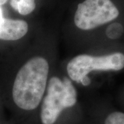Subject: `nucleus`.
I'll return each mask as SVG.
<instances>
[{
	"mask_svg": "<svg viewBox=\"0 0 124 124\" xmlns=\"http://www.w3.org/2000/svg\"><path fill=\"white\" fill-rule=\"evenodd\" d=\"M28 24L23 20L0 19V40L16 41L26 35Z\"/></svg>",
	"mask_w": 124,
	"mask_h": 124,
	"instance_id": "5",
	"label": "nucleus"
},
{
	"mask_svg": "<svg viewBox=\"0 0 124 124\" xmlns=\"http://www.w3.org/2000/svg\"><path fill=\"white\" fill-rule=\"evenodd\" d=\"M10 6L22 15H28L35 9V0H10Z\"/></svg>",
	"mask_w": 124,
	"mask_h": 124,
	"instance_id": "6",
	"label": "nucleus"
},
{
	"mask_svg": "<svg viewBox=\"0 0 124 124\" xmlns=\"http://www.w3.org/2000/svg\"><path fill=\"white\" fill-rule=\"evenodd\" d=\"M123 32V27L122 26L118 23H115L110 25L107 29V35L111 39H115L116 37H119L121 35Z\"/></svg>",
	"mask_w": 124,
	"mask_h": 124,
	"instance_id": "8",
	"label": "nucleus"
},
{
	"mask_svg": "<svg viewBox=\"0 0 124 124\" xmlns=\"http://www.w3.org/2000/svg\"><path fill=\"white\" fill-rule=\"evenodd\" d=\"M8 0H0V6H2V5L5 4L6 2H7Z\"/></svg>",
	"mask_w": 124,
	"mask_h": 124,
	"instance_id": "10",
	"label": "nucleus"
},
{
	"mask_svg": "<svg viewBox=\"0 0 124 124\" xmlns=\"http://www.w3.org/2000/svg\"><path fill=\"white\" fill-rule=\"evenodd\" d=\"M124 68V54L119 52L103 56L79 54L72 58L66 67L69 77L77 83L93 71H118Z\"/></svg>",
	"mask_w": 124,
	"mask_h": 124,
	"instance_id": "3",
	"label": "nucleus"
},
{
	"mask_svg": "<svg viewBox=\"0 0 124 124\" xmlns=\"http://www.w3.org/2000/svg\"><path fill=\"white\" fill-rule=\"evenodd\" d=\"M49 63L43 57L28 60L14 80L12 96L15 105L23 110H35L39 106L47 88Z\"/></svg>",
	"mask_w": 124,
	"mask_h": 124,
	"instance_id": "1",
	"label": "nucleus"
},
{
	"mask_svg": "<svg viewBox=\"0 0 124 124\" xmlns=\"http://www.w3.org/2000/svg\"><path fill=\"white\" fill-rule=\"evenodd\" d=\"M2 17H2V11H1V8H0V19H1Z\"/></svg>",
	"mask_w": 124,
	"mask_h": 124,
	"instance_id": "11",
	"label": "nucleus"
},
{
	"mask_svg": "<svg viewBox=\"0 0 124 124\" xmlns=\"http://www.w3.org/2000/svg\"><path fill=\"white\" fill-rule=\"evenodd\" d=\"M119 11L111 0H85L78 5L74 22L82 31H90L112 22Z\"/></svg>",
	"mask_w": 124,
	"mask_h": 124,
	"instance_id": "4",
	"label": "nucleus"
},
{
	"mask_svg": "<svg viewBox=\"0 0 124 124\" xmlns=\"http://www.w3.org/2000/svg\"><path fill=\"white\" fill-rule=\"evenodd\" d=\"M80 83H81L82 85H88L90 84V78L88 76H86L85 77H84L83 79L81 81Z\"/></svg>",
	"mask_w": 124,
	"mask_h": 124,
	"instance_id": "9",
	"label": "nucleus"
},
{
	"mask_svg": "<svg viewBox=\"0 0 124 124\" xmlns=\"http://www.w3.org/2000/svg\"><path fill=\"white\" fill-rule=\"evenodd\" d=\"M46 94L41 104L40 118L43 124H54L60 114L77 101V93L71 81L53 77L49 80Z\"/></svg>",
	"mask_w": 124,
	"mask_h": 124,
	"instance_id": "2",
	"label": "nucleus"
},
{
	"mask_svg": "<svg viewBox=\"0 0 124 124\" xmlns=\"http://www.w3.org/2000/svg\"><path fill=\"white\" fill-rule=\"evenodd\" d=\"M104 124H124V113L114 112L107 116Z\"/></svg>",
	"mask_w": 124,
	"mask_h": 124,
	"instance_id": "7",
	"label": "nucleus"
}]
</instances>
